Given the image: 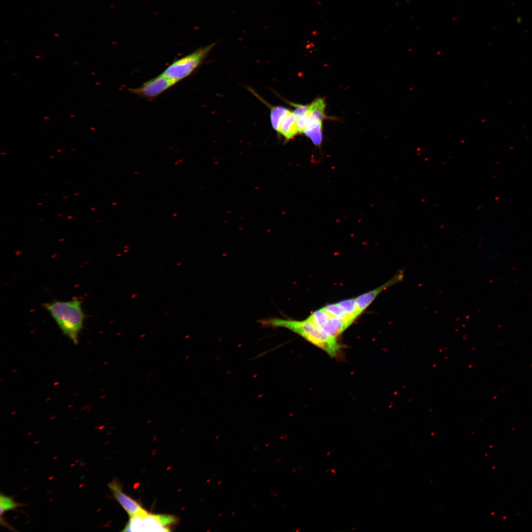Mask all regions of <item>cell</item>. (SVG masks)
Wrapping results in <instances>:
<instances>
[{"mask_svg":"<svg viewBox=\"0 0 532 532\" xmlns=\"http://www.w3.org/2000/svg\"><path fill=\"white\" fill-rule=\"evenodd\" d=\"M278 133L287 140L299 133L296 117L293 111L289 110L283 118Z\"/></svg>","mask_w":532,"mask_h":532,"instance_id":"cell-8","label":"cell"},{"mask_svg":"<svg viewBox=\"0 0 532 532\" xmlns=\"http://www.w3.org/2000/svg\"><path fill=\"white\" fill-rule=\"evenodd\" d=\"M24 505L23 504L15 501L12 497L6 496L2 493L0 494V516H3L7 511L16 510L18 507Z\"/></svg>","mask_w":532,"mask_h":532,"instance_id":"cell-11","label":"cell"},{"mask_svg":"<svg viewBox=\"0 0 532 532\" xmlns=\"http://www.w3.org/2000/svg\"><path fill=\"white\" fill-rule=\"evenodd\" d=\"M82 304V300L78 298L42 303L61 331L75 344L78 343L86 318Z\"/></svg>","mask_w":532,"mask_h":532,"instance_id":"cell-2","label":"cell"},{"mask_svg":"<svg viewBox=\"0 0 532 532\" xmlns=\"http://www.w3.org/2000/svg\"><path fill=\"white\" fill-rule=\"evenodd\" d=\"M323 124L320 123L304 131V133L309 137L316 145L321 144L323 139Z\"/></svg>","mask_w":532,"mask_h":532,"instance_id":"cell-12","label":"cell"},{"mask_svg":"<svg viewBox=\"0 0 532 532\" xmlns=\"http://www.w3.org/2000/svg\"><path fill=\"white\" fill-rule=\"evenodd\" d=\"M176 84L162 74L150 79L138 88H130L132 93L147 99H154Z\"/></svg>","mask_w":532,"mask_h":532,"instance_id":"cell-5","label":"cell"},{"mask_svg":"<svg viewBox=\"0 0 532 532\" xmlns=\"http://www.w3.org/2000/svg\"><path fill=\"white\" fill-rule=\"evenodd\" d=\"M403 277L404 271L401 269L385 283L355 298L359 314L360 315L381 292L393 285L400 282Z\"/></svg>","mask_w":532,"mask_h":532,"instance_id":"cell-6","label":"cell"},{"mask_svg":"<svg viewBox=\"0 0 532 532\" xmlns=\"http://www.w3.org/2000/svg\"><path fill=\"white\" fill-rule=\"evenodd\" d=\"M331 471H332V472H333L334 473L336 472V471L333 470V469H332Z\"/></svg>","mask_w":532,"mask_h":532,"instance_id":"cell-14","label":"cell"},{"mask_svg":"<svg viewBox=\"0 0 532 532\" xmlns=\"http://www.w3.org/2000/svg\"><path fill=\"white\" fill-rule=\"evenodd\" d=\"M213 43L200 48L170 64L162 73L176 83L190 75L201 64L214 47Z\"/></svg>","mask_w":532,"mask_h":532,"instance_id":"cell-3","label":"cell"},{"mask_svg":"<svg viewBox=\"0 0 532 532\" xmlns=\"http://www.w3.org/2000/svg\"><path fill=\"white\" fill-rule=\"evenodd\" d=\"M270 121L273 129L278 132L281 120L289 110L280 106H269Z\"/></svg>","mask_w":532,"mask_h":532,"instance_id":"cell-10","label":"cell"},{"mask_svg":"<svg viewBox=\"0 0 532 532\" xmlns=\"http://www.w3.org/2000/svg\"><path fill=\"white\" fill-rule=\"evenodd\" d=\"M108 486L115 499L130 516L144 509L136 501L123 492L121 485L116 480H113L108 484Z\"/></svg>","mask_w":532,"mask_h":532,"instance_id":"cell-7","label":"cell"},{"mask_svg":"<svg viewBox=\"0 0 532 532\" xmlns=\"http://www.w3.org/2000/svg\"><path fill=\"white\" fill-rule=\"evenodd\" d=\"M259 323L265 328H286L324 351L331 357L338 355L341 349L336 337L330 334L321 327L307 318L299 321L271 317L261 319Z\"/></svg>","mask_w":532,"mask_h":532,"instance_id":"cell-1","label":"cell"},{"mask_svg":"<svg viewBox=\"0 0 532 532\" xmlns=\"http://www.w3.org/2000/svg\"><path fill=\"white\" fill-rule=\"evenodd\" d=\"M325 107L324 100L322 98L317 99L308 105L307 116L323 121L327 117L325 113Z\"/></svg>","mask_w":532,"mask_h":532,"instance_id":"cell-9","label":"cell"},{"mask_svg":"<svg viewBox=\"0 0 532 532\" xmlns=\"http://www.w3.org/2000/svg\"><path fill=\"white\" fill-rule=\"evenodd\" d=\"M176 521V518L173 516L152 514L143 509L130 516L123 531L168 532L169 526Z\"/></svg>","mask_w":532,"mask_h":532,"instance_id":"cell-4","label":"cell"},{"mask_svg":"<svg viewBox=\"0 0 532 532\" xmlns=\"http://www.w3.org/2000/svg\"><path fill=\"white\" fill-rule=\"evenodd\" d=\"M0 525L2 527L7 529L9 531L13 532L17 531L14 527H13L8 523V522L3 517V516H0Z\"/></svg>","mask_w":532,"mask_h":532,"instance_id":"cell-13","label":"cell"}]
</instances>
